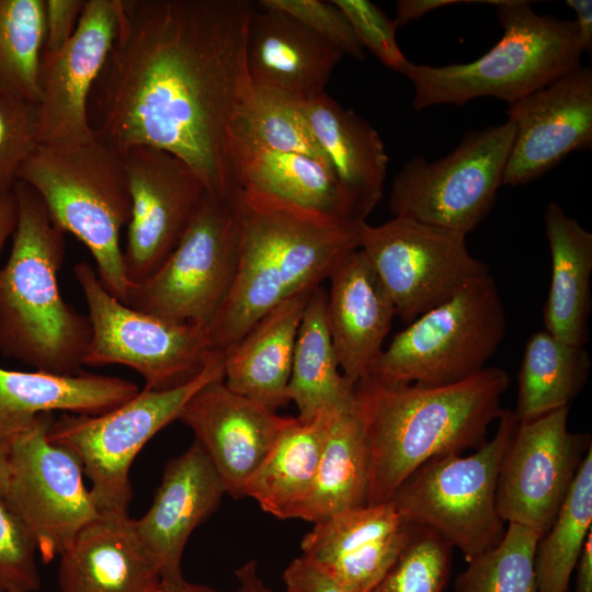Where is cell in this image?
Segmentation results:
<instances>
[{"label":"cell","mask_w":592,"mask_h":592,"mask_svg":"<svg viewBox=\"0 0 592 592\" xmlns=\"http://www.w3.org/2000/svg\"><path fill=\"white\" fill-rule=\"evenodd\" d=\"M410 528L411 524L405 522L390 535L321 568L349 591L369 592L396 560L408 539Z\"/></svg>","instance_id":"40"},{"label":"cell","mask_w":592,"mask_h":592,"mask_svg":"<svg viewBox=\"0 0 592 592\" xmlns=\"http://www.w3.org/2000/svg\"><path fill=\"white\" fill-rule=\"evenodd\" d=\"M406 521L390 501L337 513L314 523L303 538V556L325 567L400 528Z\"/></svg>","instance_id":"36"},{"label":"cell","mask_w":592,"mask_h":592,"mask_svg":"<svg viewBox=\"0 0 592 592\" xmlns=\"http://www.w3.org/2000/svg\"><path fill=\"white\" fill-rule=\"evenodd\" d=\"M53 419L41 414L8 445V488L1 497L29 530L44 562L60 556L100 515L78 456L47 436Z\"/></svg>","instance_id":"13"},{"label":"cell","mask_w":592,"mask_h":592,"mask_svg":"<svg viewBox=\"0 0 592 592\" xmlns=\"http://www.w3.org/2000/svg\"><path fill=\"white\" fill-rule=\"evenodd\" d=\"M592 532V447L584 456L569 493L535 551L538 592H567L584 543Z\"/></svg>","instance_id":"33"},{"label":"cell","mask_w":592,"mask_h":592,"mask_svg":"<svg viewBox=\"0 0 592 592\" xmlns=\"http://www.w3.org/2000/svg\"><path fill=\"white\" fill-rule=\"evenodd\" d=\"M13 192L18 220L0 267V352L35 371L78 375L92 329L59 291L66 232L29 184L18 181Z\"/></svg>","instance_id":"4"},{"label":"cell","mask_w":592,"mask_h":592,"mask_svg":"<svg viewBox=\"0 0 592 592\" xmlns=\"http://www.w3.org/2000/svg\"><path fill=\"white\" fill-rule=\"evenodd\" d=\"M544 224L551 255L544 329L571 344L585 345L592 307V235L554 202L545 209Z\"/></svg>","instance_id":"27"},{"label":"cell","mask_w":592,"mask_h":592,"mask_svg":"<svg viewBox=\"0 0 592 592\" xmlns=\"http://www.w3.org/2000/svg\"><path fill=\"white\" fill-rule=\"evenodd\" d=\"M291 419L216 379L186 402L178 420L193 431L226 493L239 499Z\"/></svg>","instance_id":"19"},{"label":"cell","mask_w":592,"mask_h":592,"mask_svg":"<svg viewBox=\"0 0 592 592\" xmlns=\"http://www.w3.org/2000/svg\"><path fill=\"white\" fill-rule=\"evenodd\" d=\"M514 135L506 119L467 133L451 153L435 161L421 156L407 161L391 184V213L466 236L493 207Z\"/></svg>","instance_id":"12"},{"label":"cell","mask_w":592,"mask_h":592,"mask_svg":"<svg viewBox=\"0 0 592 592\" xmlns=\"http://www.w3.org/2000/svg\"><path fill=\"white\" fill-rule=\"evenodd\" d=\"M138 392L137 385L119 377L87 372L67 376L0 367V446L7 448L43 413L99 415Z\"/></svg>","instance_id":"24"},{"label":"cell","mask_w":592,"mask_h":592,"mask_svg":"<svg viewBox=\"0 0 592 592\" xmlns=\"http://www.w3.org/2000/svg\"><path fill=\"white\" fill-rule=\"evenodd\" d=\"M37 145L36 106L0 91V197L13 191Z\"/></svg>","instance_id":"39"},{"label":"cell","mask_w":592,"mask_h":592,"mask_svg":"<svg viewBox=\"0 0 592 592\" xmlns=\"http://www.w3.org/2000/svg\"><path fill=\"white\" fill-rule=\"evenodd\" d=\"M239 185L304 210L357 221L330 167L305 155L251 149L241 162Z\"/></svg>","instance_id":"29"},{"label":"cell","mask_w":592,"mask_h":592,"mask_svg":"<svg viewBox=\"0 0 592 592\" xmlns=\"http://www.w3.org/2000/svg\"><path fill=\"white\" fill-rule=\"evenodd\" d=\"M258 4L291 15L343 55L357 60L365 58L349 20L333 1L261 0Z\"/></svg>","instance_id":"43"},{"label":"cell","mask_w":592,"mask_h":592,"mask_svg":"<svg viewBox=\"0 0 592 592\" xmlns=\"http://www.w3.org/2000/svg\"><path fill=\"white\" fill-rule=\"evenodd\" d=\"M132 210L123 263L128 284L151 276L173 252L207 189L177 156L150 146L119 153Z\"/></svg>","instance_id":"16"},{"label":"cell","mask_w":592,"mask_h":592,"mask_svg":"<svg viewBox=\"0 0 592 592\" xmlns=\"http://www.w3.org/2000/svg\"><path fill=\"white\" fill-rule=\"evenodd\" d=\"M542 535L509 524L501 542L467 563L455 580V592H538L535 551Z\"/></svg>","instance_id":"35"},{"label":"cell","mask_w":592,"mask_h":592,"mask_svg":"<svg viewBox=\"0 0 592 592\" xmlns=\"http://www.w3.org/2000/svg\"><path fill=\"white\" fill-rule=\"evenodd\" d=\"M453 547L434 531L411 524L408 539L369 592H444Z\"/></svg>","instance_id":"38"},{"label":"cell","mask_w":592,"mask_h":592,"mask_svg":"<svg viewBox=\"0 0 592 592\" xmlns=\"http://www.w3.org/2000/svg\"><path fill=\"white\" fill-rule=\"evenodd\" d=\"M8 478V449L0 446V497L7 491Z\"/></svg>","instance_id":"52"},{"label":"cell","mask_w":592,"mask_h":592,"mask_svg":"<svg viewBox=\"0 0 592 592\" xmlns=\"http://www.w3.org/2000/svg\"><path fill=\"white\" fill-rule=\"evenodd\" d=\"M358 248L389 294L396 316L408 323L489 273L469 253L465 235L408 218L363 223Z\"/></svg>","instance_id":"14"},{"label":"cell","mask_w":592,"mask_h":592,"mask_svg":"<svg viewBox=\"0 0 592 592\" xmlns=\"http://www.w3.org/2000/svg\"><path fill=\"white\" fill-rule=\"evenodd\" d=\"M476 1L458 0H399L396 2V18L392 20L396 29L420 19L421 16L455 3H474Z\"/></svg>","instance_id":"46"},{"label":"cell","mask_w":592,"mask_h":592,"mask_svg":"<svg viewBox=\"0 0 592 592\" xmlns=\"http://www.w3.org/2000/svg\"><path fill=\"white\" fill-rule=\"evenodd\" d=\"M283 581L287 592H351L303 555L285 568Z\"/></svg>","instance_id":"45"},{"label":"cell","mask_w":592,"mask_h":592,"mask_svg":"<svg viewBox=\"0 0 592 592\" xmlns=\"http://www.w3.org/2000/svg\"><path fill=\"white\" fill-rule=\"evenodd\" d=\"M492 440L468 456L433 458L413 471L389 500L403 521L428 527L470 562L504 535L496 508L502 456L517 424L503 409Z\"/></svg>","instance_id":"8"},{"label":"cell","mask_w":592,"mask_h":592,"mask_svg":"<svg viewBox=\"0 0 592 592\" xmlns=\"http://www.w3.org/2000/svg\"><path fill=\"white\" fill-rule=\"evenodd\" d=\"M327 299L321 285L312 292L294 349L287 396L303 421L355 411L354 386L340 371L329 332Z\"/></svg>","instance_id":"28"},{"label":"cell","mask_w":592,"mask_h":592,"mask_svg":"<svg viewBox=\"0 0 592 592\" xmlns=\"http://www.w3.org/2000/svg\"><path fill=\"white\" fill-rule=\"evenodd\" d=\"M160 579L128 512L100 513L60 555L61 592H151Z\"/></svg>","instance_id":"23"},{"label":"cell","mask_w":592,"mask_h":592,"mask_svg":"<svg viewBox=\"0 0 592 592\" xmlns=\"http://www.w3.org/2000/svg\"><path fill=\"white\" fill-rule=\"evenodd\" d=\"M44 0H0V91L37 106Z\"/></svg>","instance_id":"34"},{"label":"cell","mask_w":592,"mask_h":592,"mask_svg":"<svg viewBox=\"0 0 592 592\" xmlns=\"http://www.w3.org/2000/svg\"><path fill=\"white\" fill-rule=\"evenodd\" d=\"M151 592H221L208 585L189 582L183 578L174 580H162Z\"/></svg>","instance_id":"51"},{"label":"cell","mask_w":592,"mask_h":592,"mask_svg":"<svg viewBox=\"0 0 592 592\" xmlns=\"http://www.w3.org/2000/svg\"><path fill=\"white\" fill-rule=\"evenodd\" d=\"M237 193L219 197L206 192L185 234L166 262L147 280L128 284L126 306L171 321L197 323L209 329L236 274L239 244Z\"/></svg>","instance_id":"11"},{"label":"cell","mask_w":592,"mask_h":592,"mask_svg":"<svg viewBox=\"0 0 592 592\" xmlns=\"http://www.w3.org/2000/svg\"><path fill=\"white\" fill-rule=\"evenodd\" d=\"M87 0H44V48L56 53L73 36Z\"/></svg>","instance_id":"44"},{"label":"cell","mask_w":592,"mask_h":592,"mask_svg":"<svg viewBox=\"0 0 592 592\" xmlns=\"http://www.w3.org/2000/svg\"><path fill=\"white\" fill-rule=\"evenodd\" d=\"M226 489L204 448L196 442L173 457L135 527L162 580L183 578L181 561L193 531L218 508Z\"/></svg>","instance_id":"20"},{"label":"cell","mask_w":592,"mask_h":592,"mask_svg":"<svg viewBox=\"0 0 592 592\" xmlns=\"http://www.w3.org/2000/svg\"><path fill=\"white\" fill-rule=\"evenodd\" d=\"M331 415L310 421L292 417L248 482L244 497L276 519H296L315 479Z\"/></svg>","instance_id":"30"},{"label":"cell","mask_w":592,"mask_h":592,"mask_svg":"<svg viewBox=\"0 0 592 592\" xmlns=\"http://www.w3.org/2000/svg\"><path fill=\"white\" fill-rule=\"evenodd\" d=\"M36 550L29 530L0 497L1 592H34L39 588Z\"/></svg>","instance_id":"41"},{"label":"cell","mask_w":592,"mask_h":592,"mask_svg":"<svg viewBox=\"0 0 592 592\" xmlns=\"http://www.w3.org/2000/svg\"><path fill=\"white\" fill-rule=\"evenodd\" d=\"M369 459L362 423L355 413L331 415L311 488L296 519L311 523L367 505Z\"/></svg>","instance_id":"31"},{"label":"cell","mask_w":592,"mask_h":592,"mask_svg":"<svg viewBox=\"0 0 592 592\" xmlns=\"http://www.w3.org/2000/svg\"><path fill=\"white\" fill-rule=\"evenodd\" d=\"M18 220V204L14 192L0 197V254L12 237Z\"/></svg>","instance_id":"49"},{"label":"cell","mask_w":592,"mask_h":592,"mask_svg":"<svg viewBox=\"0 0 592 592\" xmlns=\"http://www.w3.org/2000/svg\"><path fill=\"white\" fill-rule=\"evenodd\" d=\"M349 20L363 48L384 66L406 76L410 61L396 39V26L386 13L368 0H333Z\"/></svg>","instance_id":"42"},{"label":"cell","mask_w":592,"mask_h":592,"mask_svg":"<svg viewBox=\"0 0 592 592\" xmlns=\"http://www.w3.org/2000/svg\"><path fill=\"white\" fill-rule=\"evenodd\" d=\"M84 295L92 335L83 366L125 365L145 388L168 390L197 377L215 354L209 329L135 310L114 297L88 262L73 266Z\"/></svg>","instance_id":"10"},{"label":"cell","mask_w":592,"mask_h":592,"mask_svg":"<svg viewBox=\"0 0 592 592\" xmlns=\"http://www.w3.org/2000/svg\"><path fill=\"white\" fill-rule=\"evenodd\" d=\"M43 200L56 224L76 236L96 263L102 285L125 304L122 228L132 201L119 155L96 138L79 144L37 145L19 172Z\"/></svg>","instance_id":"6"},{"label":"cell","mask_w":592,"mask_h":592,"mask_svg":"<svg viewBox=\"0 0 592 592\" xmlns=\"http://www.w3.org/2000/svg\"><path fill=\"white\" fill-rule=\"evenodd\" d=\"M238 261L230 292L209 327L226 350L286 299L312 291L360 247L366 221H341L239 189Z\"/></svg>","instance_id":"3"},{"label":"cell","mask_w":592,"mask_h":592,"mask_svg":"<svg viewBox=\"0 0 592 592\" xmlns=\"http://www.w3.org/2000/svg\"><path fill=\"white\" fill-rule=\"evenodd\" d=\"M327 299L328 327L340 371L354 386L380 354L396 310L364 252L357 248L335 265Z\"/></svg>","instance_id":"21"},{"label":"cell","mask_w":592,"mask_h":592,"mask_svg":"<svg viewBox=\"0 0 592 592\" xmlns=\"http://www.w3.org/2000/svg\"><path fill=\"white\" fill-rule=\"evenodd\" d=\"M515 127L502 185L530 183L592 145V70L582 65L510 104Z\"/></svg>","instance_id":"18"},{"label":"cell","mask_w":592,"mask_h":592,"mask_svg":"<svg viewBox=\"0 0 592 592\" xmlns=\"http://www.w3.org/2000/svg\"><path fill=\"white\" fill-rule=\"evenodd\" d=\"M1 592V591H0Z\"/></svg>","instance_id":"53"},{"label":"cell","mask_w":592,"mask_h":592,"mask_svg":"<svg viewBox=\"0 0 592 592\" xmlns=\"http://www.w3.org/2000/svg\"><path fill=\"white\" fill-rule=\"evenodd\" d=\"M505 329L503 301L489 272L471 278L397 333L366 377L421 386L465 380L487 367Z\"/></svg>","instance_id":"7"},{"label":"cell","mask_w":592,"mask_h":592,"mask_svg":"<svg viewBox=\"0 0 592 592\" xmlns=\"http://www.w3.org/2000/svg\"><path fill=\"white\" fill-rule=\"evenodd\" d=\"M509 374L486 367L445 386L387 384L365 377L354 385L355 413L369 459L367 505L391 499L426 462L462 455L486 442L488 426L503 409Z\"/></svg>","instance_id":"2"},{"label":"cell","mask_w":592,"mask_h":592,"mask_svg":"<svg viewBox=\"0 0 592 592\" xmlns=\"http://www.w3.org/2000/svg\"><path fill=\"white\" fill-rule=\"evenodd\" d=\"M590 367L585 345L566 342L545 329L533 333L517 376L516 420L530 421L569 406L584 388Z\"/></svg>","instance_id":"32"},{"label":"cell","mask_w":592,"mask_h":592,"mask_svg":"<svg viewBox=\"0 0 592 592\" xmlns=\"http://www.w3.org/2000/svg\"><path fill=\"white\" fill-rule=\"evenodd\" d=\"M315 289L286 299L223 351L224 383L230 390L273 410L289 402L287 387L296 338Z\"/></svg>","instance_id":"26"},{"label":"cell","mask_w":592,"mask_h":592,"mask_svg":"<svg viewBox=\"0 0 592 592\" xmlns=\"http://www.w3.org/2000/svg\"><path fill=\"white\" fill-rule=\"evenodd\" d=\"M224 379V352L218 351L190 383L168 390L144 388L134 398L99 415L62 413L47 436L80 459L92 482L100 513L128 512L133 497L129 469L145 444L179 415L206 384Z\"/></svg>","instance_id":"9"},{"label":"cell","mask_w":592,"mask_h":592,"mask_svg":"<svg viewBox=\"0 0 592 592\" xmlns=\"http://www.w3.org/2000/svg\"><path fill=\"white\" fill-rule=\"evenodd\" d=\"M237 587L232 592H274L261 578L255 560H249L236 569Z\"/></svg>","instance_id":"48"},{"label":"cell","mask_w":592,"mask_h":592,"mask_svg":"<svg viewBox=\"0 0 592 592\" xmlns=\"http://www.w3.org/2000/svg\"><path fill=\"white\" fill-rule=\"evenodd\" d=\"M569 406L519 422L499 467L496 508L501 520L542 536L560 511L592 447L585 433L568 430Z\"/></svg>","instance_id":"15"},{"label":"cell","mask_w":592,"mask_h":592,"mask_svg":"<svg viewBox=\"0 0 592 592\" xmlns=\"http://www.w3.org/2000/svg\"><path fill=\"white\" fill-rule=\"evenodd\" d=\"M246 54L254 88L300 102L326 92L344 56L296 19L259 4L250 21Z\"/></svg>","instance_id":"22"},{"label":"cell","mask_w":592,"mask_h":592,"mask_svg":"<svg viewBox=\"0 0 592 592\" xmlns=\"http://www.w3.org/2000/svg\"><path fill=\"white\" fill-rule=\"evenodd\" d=\"M253 89L255 104L247 152L264 149L300 153L329 166L304 114V102L273 90Z\"/></svg>","instance_id":"37"},{"label":"cell","mask_w":592,"mask_h":592,"mask_svg":"<svg viewBox=\"0 0 592 592\" xmlns=\"http://www.w3.org/2000/svg\"><path fill=\"white\" fill-rule=\"evenodd\" d=\"M496 7L503 35L478 59L446 66L410 62L406 76L414 88L415 111L481 96L510 105L581 66L573 21L540 15L524 0H499Z\"/></svg>","instance_id":"5"},{"label":"cell","mask_w":592,"mask_h":592,"mask_svg":"<svg viewBox=\"0 0 592 592\" xmlns=\"http://www.w3.org/2000/svg\"><path fill=\"white\" fill-rule=\"evenodd\" d=\"M566 3L576 12L573 22L582 52H590L592 48V1L567 0Z\"/></svg>","instance_id":"47"},{"label":"cell","mask_w":592,"mask_h":592,"mask_svg":"<svg viewBox=\"0 0 592 592\" xmlns=\"http://www.w3.org/2000/svg\"><path fill=\"white\" fill-rule=\"evenodd\" d=\"M303 111L355 219L366 221L383 198L387 177L388 156L379 134L326 92L304 102Z\"/></svg>","instance_id":"25"},{"label":"cell","mask_w":592,"mask_h":592,"mask_svg":"<svg viewBox=\"0 0 592 592\" xmlns=\"http://www.w3.org/2000/svg\"><path fill=\"white\" fill-rule=\"evenodd\" d=\"M119 0H87L76 33L56 53L43 52L36 138L39 145L94 139L89 102L117 29Z\"/></svg>","instance_id":"17"},{"label":"cell","mask_w":592,"mask_h":592,"mask_svg":"<svg viewBox=\"0 0 592 592\" xmlns=\"http://www.w3.org/2000/svg\"><path fill=\"white\" fill-rule=\"evenodd\" d=\"M249 0H119L117 29L93 87L94 137L118 155L150 146L183 160L207 192L240 189L255 96Z\"/></svg>","instance_id":"1"},{"label":"cell","mask_w":592,"mask_h":592,"mask_svg":"<svg viewBox=\"0 0 592 592\" xmlns=\"http://www.w3.org/2000/svg\"><path fill=\"white\" fill-rule=\"evenodd\" d=\"M576 569L578 570L576 592H592V532L584 543Z\"/></svg>","instance_id":"50"}]
</instances>
